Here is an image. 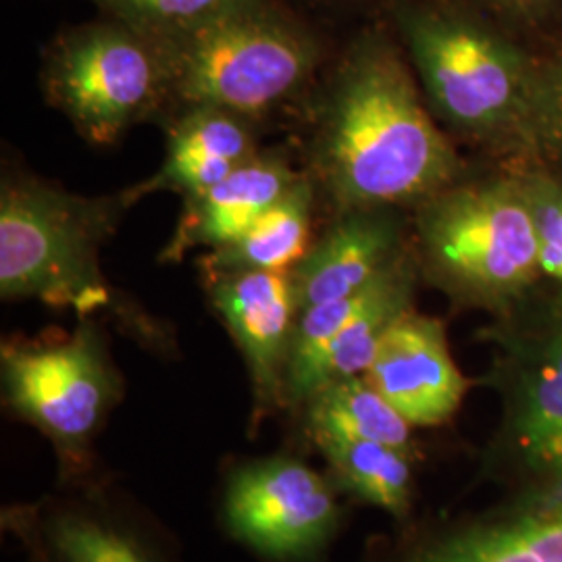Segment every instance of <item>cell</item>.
<instances>
[{
    "label": "cell",
    "instance_id": "7402d4cb",
    "mask_svg": "<svg viewBox=\"0 0 562 562\" xmlns=\"http://www.w3.org/2000/svg\"><path fill=\"white\" fill-rule=\"evenodd\" d=\"M538 234V261L543 276L562 283V188L536 180L525 186Z\"/></svg>",
    "mask_w": 562,
    "mask_h": 562
},
{
    "label": "cell",
    "instance_id": "8992f818",
    "mask_svg": "<svg viewBox=\"0 0 562 562\" xmlns=\"http://www.w3.org/2000/svg\"><path fill=\"white\" fill-rule=\"evenodd\" d=\"M419 206L425 271L457 304L504 315L542 273L525 188L450 186Z\"/></svg>",
    "mask_w": 562,
    "mask_h": 562
},
{
    "label": "cell",
    "instance_id": "8fae6325",
    "mask_svg": "<svg viewBox=\"0 0 562 562\" xmlns=\"http://www.w3.org/2000/svg\"><path fill=\"white\" fill-rule=\"evenodd\" d=\"M206 301L222 319L246 367L252 411L248 434L283 413V382L299 302L290 273L229 271L202 273Z\"/></svg>",
    "mask_w": 562,
    "mask_h": 562
},
{
    "label": "cell",
    "instance_id": "ba28073f",
    "mask_svg": "<svg viewBox=\"0 0 562 562\" xmlns=\"http://www.w3.org/2000/svg\"><path fill=\"white\" fill-rule=\"evenodd\" d=\"M359 562H562V477L473 508L417 510L367 536Z\"/></svg>",
    "mask_w": 562,
    "mask_h": 562
},
{
    "label": "cell",
    "instance_id": "ac0fdd59",
    "mask_svg": "<svg viewBox=\"0 0 562 562\" xmlns=\"http://www.w3.org/2000/svg\"><path fill=\"white\" fill-rule=\"evenodd\" d=\"M301 443L317 436H346L383 443L423 461L422 442L411 423L364 378H348L317 390L290 419Z\"/></svg>",
    "mask_w": 562,
    "mask_h": 562
},
{
    "label": "cell",
    "instance_id": "4fadbf2b",
    "mask_svg": "<svg viewBox=\"0 0 562 562\" xmlns=\"http://www.w3.org/2000/svg\"><path fill=\"white\" fill-rule=\"evenodd\" d=\"M402 257L401 227L387 209H355L334 215V222L290 271L299 313L359 294Z\"/></svg>",
    "mask_w": 562,
    "mask_h": 562
},
{
    "label": "cell",
    "instance_id": "603a6c76",
    "mask_svg": "<svg viewBox=\"0 0 562 562\" xmlns=\"http://www.w3.org/2000/svg\"><path fill=\"white\" fill-rule=\"evenodd\" d=\"M485 13L510 23H542L557 15L562 0H469Z\"/></svg>",
    "mask_w": 562,
    "mask_h": 562
},
{
    "label": "cell",
    "instance_id": "52a82bcc",
    "mask_svg": "<svg viewBox=\"0 0 562 562\" xmlns=\"http://www.w3.org/2000/svg\"><path fill=\"white\" fill-rule=\"evenodd\" d=\"M44 99L92 146H113L169 104L161 38L102 15L67 27L44 48Z\"/></svg>",
    "mask_w": 562,
    "mask_h": 562
},
{
    "label": "cell",
    "instance_id": "44dd1931",
    "mask_svg": "<svg viewBox=\"0 0 562 562\" xmlns=\"http://www.w3.org/2000/svg\"><path fill=\"white\" fill-rule=\"evenodd\" d=\"M155 38H173L252 0H86Z\"/></svg>",
    "mask_w": 562,
    "mask_h": 562
},
{
    "label": "cell",
    "instance_id": "6da1fadb",
    "mask_svg": "<svg viewBox=\"0 0 562 562\" xmlns=\"http://www.w3.org/2000/svg\"><path fill=\"white\" fill-rule=\"evenodd\" d=\"M459 157L429 117L401 44L367 27L325 86L308 176L334 215L422 204L454 186Z\"/></svg>",
    "mask_w": 562,
    "mask_h": 562
},
{
    "label": "cell",
    "instance_id": "7a4b0ae2",
    "mask_svg": "<svg viewBox=\"0 0 562 562\" xmlns=\"http://www.w3.org/2000/svg\"><path fill=\"white\" fill-rule=\"evenodd\" d=\"M134 206L127 190L81 196L30 173L0 186V299L36 301L80 319L106 315L144 348L171 357L173 329L123 296L102 273L101 252Z\"/></svg>",
    "mask_w": 562,
    "mask_h": 562
},
{
    "label": "cell",
    "instance_id": "30bf717a",
    "mask_svg": "<svg viewBox=\"0 0 562 562\" xmlns=\"http://www.w3.org/2000/svg\"><path fill=\"white\" fill-rule=\"evenodd\" d=\"M340 492L294 448L223 467V531L259 562H329L346 522Z\"/></svg>",
    "mask_w": 562,
    "mask_h": 562
},
{
    "label": "cell",
    "instance_id": "277c9868",
    "mask_svg": "<svg viewBox=\"0 0 562 562\" xmlns=\"http://www.w3.org/2000/svg\"><path fill=\"white\" fill-rule=\"evenodd\" d=\"M0 385L4 415L50 443L57 483L106 471L97 442L125 398V378L97 317L69 334L2 340Z\"/></svg>",
    "mask_w": 562,
    "mask_h": 562
},
{
    "label": "cell",
    "instance_id": "9c48e42d",
    "mask_svg": "<svg viewBox=\"0 0 562 562\" xmlns=\"http://www.w3.org/2000/svg\"><path fill=\"white\" fill-rule=\"evenodd\" d=\"M27 562H183L178 536L106 469L0 510Z\"/></svg>",
    "mask_w": 562,
    "mask_h": 562
},
{
    "label": "cell",
    "instance_id": "5bb4252c",
    "mask_svg": "<svg viewBox=\"0 0 562 562\" xmlns=\"http://www.w3.org/2000/svg\"><path fill=\"white\" fill-rule=\"evenodd\" d=\"M302 176L278 153H257L215 186L183 199L176 232L159 261L180 262L192 250L213 252L240 240Z\"/></svg>",
    "mask_w": 562,
    "mask_h": 562
},
{
    "label": "cell",
    "instance_id": "d6986e66",
    "mask_svg": "<svg viewBox=\"0 0 562 562\" xmlns=\"http://www.w3.org/2000/svg\"><path fill=\"white\" fill-rule=\"evenodd\" d=\"M319 204L317 188L304 173L292 190L269 206L240 240L204 255L202 273L271 271L290 273L308 252L313 220Z\"/></svg>",
    "mask_w": 562,
    "mask_h": 562
},
{
    "label": "cell",
    "instance_id": "5b68a950",
    "mask_svg": "<svg viewBox=\"0 0 562 562\" xmlns=\"http://www.w3.org/2000/svg\"><path fill=\"white\" fill-rule=\"evenodd\" d=\"M390 21L434 109L467 136L513 120L531 90L527 60L498 27L452 0H387Z\"/></svg>",
    "mask_w": 562,
    "mask_h": 562
},
{
    "label": "cell",
    "instance_id": "2e32d148",
    "mask_svg": "<svg viewBox=\"0 0 562 562\" xmlns=\"http://www.w3.org/2000/svg\"><path fill=\"white\" fill-rule=\"evenodd\" d=\"M415 265L404 255L401 261L355 296L350 311L317 364L313 394L327 383L362 378L367 373L383 334L406 311L415 308Z\"/></svg>",
    "mask_w": 562,
    "mask_h": 562
},
{
    "label": "cell",
    "instance_id": "cb8c5ba5",
    "mask_svg": "<svg viewBox=\"0 0 562 562\" xmlns=\"http://www.w3.org/2000/svg\"><path fill=\"white\" fill-rule=\"evenodd\" d=\"M540 120L546 138L562 153V60L543 78Z\"/></svg>",
    "mask_w": 562,
    "mask_h": 562
},
{
    "label": "cell",
    "instance_id": "d4e9b609",
    "mask_svg": "<svg viewBox=\"0 0 562 562\" xmlns=\"http://www.w3.org/2000/svg\"><path fill=\"white\" fill-rule=\"evenodd\" d=\"M336 2H364V0H336ZM387 2V0H385Z\"/></svg>",
    "mask_w": 562,
    "mask_h": 562
},
{
    "label": "cell",
    "instance_id": "e0dca14e",
    "mask_svg": "<svg viewBox=\"0 0 562 562\" xmlns=\"http://www.w3.org/2000/svg\"><path fill=\"white\" fill-rule=\"evenodd\" d=\"M306 446L325 459V473L344 498L375 506L392 521H404L417 513L422 459L392 446L346 436H317Z\"/></svg>",
    "mask_w": 562,
    "mask_h": 562
},
{
    "label": "cell",
    "instance_id": "3957f363",
    "mask_svg": "<svg viewBox=\"0 0 562 562\" xmlns=\"http://www.w3.org/2000/svg\"><path fill=\"white\" fill-rule=\"evenodd\" d=\"M176 111L215 106L261 120L306 90L322 69V34L281 0H252L161 38Z\"/></svg>",
    "mask_w": 562,
    "mask_h": 562
},
{
    "label": "cell",
    "instance_id": "7c38bea8",
    "mask_svg": "<svg viewBox=\"0 0 562 562\" xmlns=\"http://www.w3.org/2000/svg\"><path fill=\"white\" fill-rule=\"evenodd\" d=\"M362 378L417 429L452 422L473 385L452 359L446 323L415 308L390 325Z\"/></svg>",
    "mask_w": 562,
    "mask_h": 562
},
{
    "label": "cell",
    "instance_id": "ffe728a7",
    "mask_svg": "<svg viewBox=\"0 0 562 562\" xmlns=\"http://www.w3.org/2000/svg\"><path fill=\"white\" fill-rule=\"evenodd\" d=\"M501 352L533 362L562 380V294L533 308L515 304L490 331Z\"/></svg>",
    "mask_w": 562,
    "mask_h": 562
},
{
    "label": "cell",
    "instance_id": "9a60e30c",
    "mask_svg": "<svg viewBox=\"0 0 562 562\" xmlns=\"http://www.w3.org/2000/svg\"><path fill=\"white\" fill-rule=\"evenodd\" d=\"M259 150L255 121L215 106L176 111L167 132V150L155 176L127 188L130 199L171 192L194 196L227 178Z\"/></svg>",
    "mask_w": 562,
    "mask_h": 562
}]
</instances>
